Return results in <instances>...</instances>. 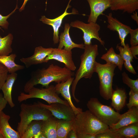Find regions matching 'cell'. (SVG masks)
<instances>
[{
    "label": "cell",
    "instance_id": "obj_1",
    "mask_svg": "<svg viewBox=\"0 0 138 138\" xmlns=\"http://www.w3.org/2000/svg\"><path fill=\"white\" fill-rule=\"evenodd\" d=\"M74 73L65 67H62L52 64L47 68L38 69L32 72L31 78L25 84L24 91L27 93L33 87L37 84L47 87L51 82H64L73 77Z\"/></svg>",
    "mask_w": 138,
    "mask_h": 138
},
{
    "label": "cell",
    "instance_id": "obj_2",
    "mask_svg": "<svg viewBox=\"0 0 138 138\" xmlns=\"http://www.w3.org/2000/svg\"><path fill=\"white\" fill-rule=\"evenodd\" d=\"M83 53L80 56V63L75 75V77L72 84L71 92L74 99L77 102L80 101L75 97V93L77 85L82 78L90 79L95 72L96 61L98 55L97 44H84Z\"/></svg>",
    "mask_w": 138,
    "mask_h": 138
},
{
    "label": "cell",
    "instance_id": "obj_3",
    "mask_svg": "<svg viewBox=\"0 0 138 138\" xmlns=\"http://www.w3.org/2000/svg\"><path fill=\"white\" fill-rule=\"evenodd\" d=\"M109 128L89 110L78 113L73 120V129L77 135L90 134L96 135Z\"/></svg>",
    "mask_w": 138,
    "mask_h": 138
},
{
    "label": "cell",
    "instance_id": "obj_4",
    "mask_svg": "<svg viewBox=\"0 0 138 138\" xmlns=\"http://www.w3.org/2000/svg\"><path fill=\"white\" fill-rule=\"evenodd\" d=\"M20 108V121L17 129L21 137L28 125L32 121L45 120L53 116L49 110L41 106L38 102L33 104L22 103Z\"/></svg>",
    "mask_w": 138,
    "mask_h": 138
},
{
    "label": "cell",
    "instance_id": "obj_5",
    "mask_svg": "<svg viewBox=\"0 0 138 138\" xmlns=\"http://www.w3.org/2000/svg\"><path fill=\"white\" fill-rule=\"evenodd\" d=\"M117 66L114 64H102L96 62L95 72L98 74L99 81V93L104 99H110L113 89V79L114 71Z\"/></svg>",
    "mask_w": 138,
    "mask_h": 138
},
{
    "label": "cell",
    "instance_id": "obj_6",
    "mask_svg": "<svg viewBox=\"0 0 138 138\" xmlns=\"http://www.w3.org/2000/svg\"><path fill=\"white\" fill-rule=\"evenodd\" d=\"M86 105L95 116L109 128L118 121L121 115L110 107L101 103L96 98H91Z\"/></svg>",
    "mask_w": 138,
    "mask_h": 138
},
{
    "label": "cell",
    "instance_id": "obj_7",
    "mask_svg": "<svg viewBox=\"0 0 138 138\" xmlns=\"http://www.w3.org/2000/svg\"><path fill=\"white\" fill-rule=\"evenodd\" d=\"M27 93L21 92L17 98V100L19 103L28 99L37 98L45 100L49 104L59 102L70 106L66 100H63L59 97L53 85H50L45 88H39L34 86Z\"/></svg>",
    "mask_w": 138,
    "mask_h": 138
},
{
    "label": "cell",
    "instance_id": "obj_8",
    "mask_svg": "<svg viewBox=\"0 0 138 138\" xmlns=\"http://www.w3.org/2000/svg\"><path fill=\"white\" fill-rule=\"evenodd\" d=\"M70 25L72 27L78 28L82 31L84 44L91 43V39H95L98 40L101 45L104 46L105 42L99 36V32L100 27L96 22H90L86 24L82 21L76 20L71 22Z\"/></svg>",
    "mask_w": 138,
    "mask_h": 138
},
{
    "label": "cell",
    "instance_id": "obj_9",
    "mask_svg": "<svg viewBox=\"0 0 138 138\" xmlns=\"http://www.w3.org/2000/svg\"><path fill=\"white\" fill-rule=\"evenodd\" d=\"M37 102L41 106L49 110L54 117L58 119L71 120H74L75 117L76 115L70 106L59 102L49 105L39 101Z\"/></svg>",
    "mask_w": 138,
    "mask_h": 138
},
{
    "label": "cell",
    "instance_id": "obj_10",
    "mask_svg": "<svg viewBox=\"0 0 138 138\" xmlns=\"http://www.w3.org/2000/svg\"><path fill=\"white\" fill-rule=\"evenodd\" d=\"M52 60L63 63L65 67L72 71H74L76 69V66L73 60L72 51L67 50L63 48H53L52 51L45 59L44 63H47Z\"/></svg>",
    "mask_w": 138,
    "mask_h": 138
},
{
    "label": "cell",
    "instance_id": "obj_11",
    "mask_svg": "<svg viewBox=\"0 0 138 138\" xmlns=\"http://www.w3.org/2000/svg\"><path fill=\"white\" fill-rule=\"evenodd\" d=\"M71 1L70 0L64 12L60 16L54 19H50L43 15L42 16L40 19V20L43 23L50 25L52 27L53 30V41L54 44L58 43L59 42V28L61 26L63 18L67 15L78 14V12L75 9H73L71 13L67 12L68 9L71 7L70 3Z\"/></svg>",
    "mask_w": 138,
    "mask_h": 138
},
{
    "label": "cell",
    "instance_id": "obj_12",
    "mask_svg": "<svg viewBox=\"0 0 138 138\" xmlns=\"http://www.w3.org/2000/svg\"><path fill=\"white\" fill-rule=\"evenodd\" d=\"M107 19L108 25L107 28L110 30L116 31L118 33L121 45H125V40L127 35L129 34L131 27L125 25L116 18L114 17L111 13L105 15Z\"/></svg>",
    "mask_w": 138,
    "mask_h": 138
},
{
    "label": "cell",
    "instance_id": "obj_13",
    "mask_svg": "<svg viewBox=\"0 0 138 138\" xmlns=\"http://www.w3.org/2000/svg\"><path fill=\"white\" fill-rule=\"evenodd\" d=\"M53 48H45L41 46L36 47L32 55L27 57H22L20 59V61L25 64L27 68L44 63L45 59L52 51Z\"/></svg>",
    "mask_w": 138,
    "mask_h": 138
},
{
    "label": "cell",
    "instance_id": "obj_14",
    "mask_svg": "<svg viewBox=\"0 0 138 138\" xmlns=\"http://www.w3.org/2000/svg\"><path fill=\"white\" fill-rule=\"evenodd\" d=\"M90 8V12L87 22H96L98 17L111 6V0H86Z\"/></svg>",
    "mask_w": 138,
    "mask_h": 138
},
{
    "label": "cell",
    "instance_id": "obj_15",
    "mask_svg": "<svg viewBox=\"0 0 138 138\" xmlns=\"http://www.w3.org/2000/svg\"><path fill=\"white\" fill-rule=\"evenodd\" d=\"M74 79V77H71L64 82L57 83L55 86V88L56 92L58 94H61L65 100L68 102L76 115L83 110L82 108H77L74 106L71 99L70 88Z\"/></svg>",
    "mask_w": 138,
    "mask_h": 138
},
{
    "label": "cell",
    "instance_id": "obj_16",
    "mask_svg": "<svg viewBox=\"0 0 138 138\" xmlns=\"http://www.w3.org/2000/svg\"><path fill=\"white\" fill-rule=\"evenodd\" d=\"M71 26L68 23L65 24L64 31L61 33L59 38V44L58 48L63 49L70 51L75 48L84 49V44L83 43L77 44L72 40L70 37L69 30Z\"/></svg>",
    "mask_w": 138,
    "mask_h": 138
},
{
    "label": "cell",
    "instance_id": "obj_17",
    "mask_svg": "<svg viewBox=\"0 0 138 138\" xmlns=\"http://www.w3.org/2000/svg\"><path fill=\"white\" fill-rule=\"evenodd\" d=\"M110 9L132 13L138 9V0H111Z\"/></svg>",
    "mask_w": 138,
    "mask_h": 138
},
{
    "label": "cell",
    "instance_id": "obj_18",
    "mask_svg": "<svg viewBox=\"0 0 138 138\" xmlns=\"http://www.w3.org/2000/svg\"><path fill=\"white\" fill-rule=\"evenodd\" d=\"M136 122H138V107H133L129 109L126 112L121 114L118 121L110 128L117 129Z\"/></svg>",
    "mask_w": 138,
    "mask_h": 138
},
{
    "label": "cell",
    "instance_id": "obj_19",
    "mask_svg": "<svg viewBox=\"0 0 138 138\" xmlns=\"http://www.w3.org/2000/svg\"><path fill=\"white\" fill-rule=\"evenodd\" d=\"M10 116L3 111L0 113V133L4 138H21L19 132L13 129L9 123Z\"/></svg>",
    "mask_w": 138,
    "mask_h": 138
},
{
    "label": "cell",
    "instance_id": "obj_20",
    "mask_svg": "<svg viewBox=\"0 0 138 138\" xmlns=\"http://www.w3.org/2000/svg\"><path fill=\"white\" fill-rule=\"evenodd\" d=\"M17 76V74L16 72L8 74L6 80L1 89L4 98L11 108H13L15 105L12 100V93L13 86Z\"/></svg>",
    "mask_w": 138,
    "mask_h": 138
},
{
    "label": "cell",
    "instance_id": "obj_21",
    "mask_svg": "<svg viewBox=\"0 0 138 138\" xmlns=\"http://www.w3.org/2000/svg\"><path fill=\"white\" fill-rule=\"evenodd\" d=\"M58 119L53 116L43 120L41 132L46 138H57Z\"/></svg>",
    "mask_w": 138,
    "mask_h": 138
},
{
    "label": "cell",
    "instance_id": "obj_22",
    "mask_svg": "<svg viewBox=\"0 0 138 138\" xmlns=\"http://www.w3.org/2000/svg\"><path fill=\"white\" fill-rule=\"evenodd\" d=\"M126 95L125 90L122 88H117L113 90L110 99L111 105L117 111H120L125 106Z\"/></svg>",
    "mask_w": 138,
    "mask_h": 138
},
{
    "label": "cell",
    "instance_id": "obj_23",
    "mask_svg": "<svg viewBox=\"0 0 138 138\" xmlns=\"http://www.w3.org/2000/svg\"><path fill=\"white\" fill-rule=\"evenodd\" d=\"M16 56L15 54H12L7 56H0V63L6 66L9 73H15L25 68L24 66L17 64L15 62Z\"/></svg>",
    "mask_w": 138,
    "mask_h": 138
},
{
    "label": "cell",
    "instance_id": "obj_24",
    "mask_svg": "<svg viewBox=\"0 0 138 138\" xmlns=\"http://www.w3.org/2000/svg\"><path fill=\"white\" fill-rule=\"evenodd\" d=\"M100 58L105 61L106 63L116 65L120 71L122 70L124 61L119 54L116 53L112 47H111L106 53L102 55Z\"/></svg>",
    "mask_w": 138,
    "mask_h": 138
},
{
    "label": "cell",
    "instance_id": "obj_25",
    "mask_svg": "<svg viewBox=\"0 0 138 138\" xmlns=\"http://www.w3.org/2000/svg\"><path fill=\"white\" fill-rule=\"evenodd\" d=\"M114 130L122 138L138 137V122L132 123Z\"/></svg>",
    "mask_w": 138,
    "mask_h": 138
},
{
    "label": "cell",
    "instance_id": "obj_26",
    "mask_svg": "<svg viewBox=\"0 0 138 138\" xmlns=\"http://www.w3.org/2000/svg\"><path fill=\"white\" fill-rule=\"evenodd\" d=\"M42 120H34L27 126L21 138H35L41 132Z\"/></svg>",
    "mask_w": 138,
    "mask_h": 138
},
{
    "label": "cell",
    "instance_id": "obj_27",
    "mask_svg": "<svg viewBox=\"0 0 138 138\" xmlns=\"http://www.w3.org/2000/svg\"><path fill=\"white\" fill-rule=\"evenodd\" d=\"M73 120L58 119L57 138H66L67 134L73 129Z\"/></svg>",
    "mask_w": 138,
    "mask_h": 138
},
{
    "label": "cell",
    "instance_id": "obj_28",
    "mask_svg": "<svg viewBox=\"0 0 138 138\" xmlns=\"http://www.w3.org/2000/svg\"><path fill=\"white\" fill-rule=\"evenodd\" d=\"M13 36L11 33L2 37L0 35V56H7L13 51L12 44Z\"/></svg>",
    "mask_w": 138,
    "mask_h": 138
},
{
    "label": "cell",
    "instance_id": "obj_29",
    "mask_svg": "<svg viewBox=\"0 0 138 138\" xmlns=\"http://www.w3.org/2000/svg\"><path fill=\"white\" fill-rule=\"evenodd\" d=\"M116 48L119 50V54L124 61H130L131 62H133L134 57L131 52L130 47L128 43L125 44L124 47L118 44Z\"/></svg>",
    "mask_w": 138,
    "mask_h": 138
},
{
    "label": "cell",
    "instance_id": "obj_30",
    "mask_svg": "<svg viewBox=\"0 0 138 138\" xmlns=\"http://www.w3.org/2000/svg\"><path fill=\"white\" fill-rule=\"evenodd\" d=\"M123 83L127 85L133 91L138 93V79L134 80L130 78L124 71L122 74Z\"/></svg>",
    "mask_w": 138,
    "mask_h": 138
},
{
    "label": "cell",
    "instance_id": "obj_31",
    "mask_svg": "<svg viewBox=\"0 0 138 138\" xmlns=\"http://www.w3.org/2000/svg\"><path fill=\"white\" fill-rule=\"evenodd\" d=\"M96 138H122L114 130L109 128L96 135Z\"/></svg>",
    "mask_w": 138,
    "mask_h": 138
},
{
    "label": "cell",
    "instance_id": "obj_32",
    "mask_svg": "<svg viewBox=\"0 0 138 138\" xmlns=\"http://www.w3.org/2000/svg\"><path fill=\"white\" fill-rule=\"evenodd\" d=\"M129 95V102L126 105L127 108L129 109L133 107H138V93L130 89Z\"/></svg>",
    "mask_w": 138,
    "mask_h": 138
},
{
    "label": "cell",
    "instance_id": "obj_33",
    "mask_svg": "<svg viewBox=\"0 0 138 138\" xmlns=\"http://www.w3.org/2000/svg\"><path fill=\"white\" fill-rule=\"evenodd\" d=\"M18 8V5H17L15 9L8 15L4 16L0 14V29L3 31V30L2 28L5 29H8L9 24L7 20V19L14 13Z\"/></svg>",
    "mask_w": 138,
    "mask_h": 138
},
{
    "label": "cell",
    "instance_id": "obj_34",
    "mask_svg": "<svg viewBox=\"0 0 138 138\" xmlns=\"http://www.w3.org/2000/svg\"><path fill=\"white\" fill-rule=\"evenodd\" d=\"M8 73L7 68L4 65L0 63V91L6 80Z\"/></svg>",
    "mask_w": 138,
    "mask_h": 138
},
{
    "label": "cell",
    "instance_id": "obj_35",
    "mask_svg": "<svg viewBox=\"0 0 138 138\" xmlns=\"http://www.w3.org/2000/svg\"><path fill=\"white\" fill-rule=\"evenodd\" d=\"M130 43L131 46L138 45V28L135 29H131L130 32Z\"/></svg>",
    "mask_w": 138,
    "mask_h": 138
},
{
    "label": "cell",
    "instance_id": "obj_36",
    "mask_svg": "<svg viewBox=\"0 0 138 138\" xmlns=\"http://www.w3.org/2000/svg\"><path fill=\"white\" fill-rule=\"evenodd\" d=\"M123 64L125 68L128 71L134 74H136V73L131 64V62L130 61H124Z\"/></svg>",
    "mask_w": 138,
    "mask_h": 138
},
{
    "label": "cell",
    "instance_id": "obj_37",
    "mask_svg": "<svg viewBox=\"0 0 138 138\" xmlns=\"http://www.w3.org/2000/svg\"><path fill=\"white\" fill-rule=\"evenodd\" d=\"M7 103V101L4 98L2 94L0 93V113L6 107Z\"/></svg>",
    "mask_w": 138,
    "mask_h": 138
},
{
    "label": "cell",
    "instance_id": "obj_38",
    "mask_svg": "<svg viewBox=\"0 0 138 138\" xmlns=\"http://www.w3.org/2000/svg\"><path fill=\"white\" fill-rule=\"evenodd\" d=\"M131 52L133 57L137 59L136 55L138 54V45L130 47Z\"/></svg>",
    "mask_w": 138,
    "mask_h": 138
},
{
    "label": "cell",
    "instance_id": "obj_39",
    "mask_svg": "<svg viewBox=\"0 0 138 138\" xmlns=\"http://www.w3.org/2000/svg\"><path fill=\"white\" fill-rule=\"evenodd\" d=\"M66 138H77V134L75 130L72 129L70 131L67 135Z\"/></svg>",
    "mask_w": 138,
    "mask_h": 138
},
{
    "label": "cell",
    "instance_id": "obj_40",
    "mask_svg": "<svg viewBox=\"0 0 138 138\" xmlns=\"http://www.w3.org/2000/svg\"><path fill=\"white\" fill-rule=\"evenodd\" d=\"M77 135V138H96V135L90 134L78 135Z\"/></svg>",
    "mask_w": 138,
    "mask_h": 138
},
{
    "label": "cell",
    "instance_id": "obj_41",
    "mask_svg": "<svg viewBox=\"0 0 138 138\" xmlns=\"http://www.w3.org/2000/svg\"><path fill=\"white\" fill-rule=\"evenodd\" d=\"M133 14L131 15V18L135 21L137 24H138V17L137 15V13L136 11L132 13Z\"/></svg>",
    "mask_w": 138,
    "mask_h": 138
},
{
    "label": "cell",
    "instance_id": "obj_42",
    "mask_svg": "<svg viewBox=\"0 0 138 138\" xmlns=\"http://www.w3.org/2000/svg\"><path fill=\"white\" fill-rule=\"evenodd\" d=\"M28 0H24V2L20 8L19 9V11L20 12H21L24 10L25 6Z\"/></svg>",
    "mask_w": 138,
    "mask_h": 138
},
{
    "label": "cell",
    "instance_id": "obj_43",
    "mask_svg": "<svg viewBox=\"0 0 138 138\" xmlns=\"http://www.w3.org/2000/svg\"><path fill=\"white\" fill-rule=\"evenodd\" d=\"M0 138H4L2 134L0 133Z\"/></svg>",
    "mask_w": 138,
    "mask_h": 138
}]
</instances>
